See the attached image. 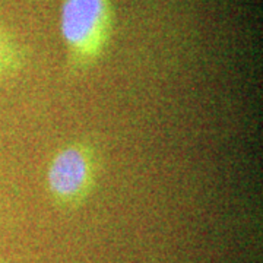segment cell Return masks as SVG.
Returning <instances> with one entry per match:
<instances>
[{
  "instance_id": "6da1fadb",
  "label": "cell",
  "mask_w": 263,
  "mask_h": 263,
  "mask_svg": "<svg viewBox=\"0 0 263 263\" xmlns=\"http://www.w3.org/2000/svg\"><path fill=\"white\" fill-rule=\"evenodd\" d=\"M114 31L111 0H63L60 32L67 70L81 75L94 67L107 51Z\"/></svg>"
},
{
  "instance_id": "7a4b0ae2",
  "label": "cell",
  "mask_w": 263,
  "mask_h": 263,
  "mask_svg": "<svg viewBox=\"0 0 263 263\" xmlns=\"http://www.w3.org/2000/svg\"><path fill=\"white\" fill-rule=\"evenodd\" d=\"M98 177V148L88 141L69 142L57 151L48 164V196L60 211H76L92 195Z\"/></svg>"
},
{
  "instance_id": "3957f363",
  "label": "cell",
  "mask_w": 263,
  "mask_h": 263,
  "mask_svg": "<svg viewBox=\"0 0 263 263\" xmlns=\"http://www.w3.org/2000/svg\"><path fill=\"white\" fill-rule=\"evenodd\" d=\"M27 63L25 48L5 28L0 27V82L8 81L24 69Z\"/></svg>"
}]
</instances>
